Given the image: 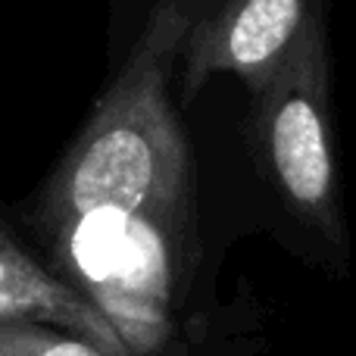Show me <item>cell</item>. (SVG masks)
<instances>
[{
    "label": "cell",
    "mask_w": 356,
    "mask_h": 356,
    "mask_svg": "<svg viewBox=\"0 0 356 356\" xmlns=\"http://www.w3.org/2000/svg\"><path fill=\"white\" fill-rule=\"evenodd\" d=\"M200 0H160L129 63L97 100L60 163L41 216L50 225L94 207H122L178 222L188 194V147L169 104V69Z\"/></svg>",
    "instance_id": "1"
},
{
    "label": "cell",
    "mask_w": 356,
    "mask_h": 356,
    "mask_svg": "<svg viewBox=\"0 0 356 356\" xmlns=\"http://www.w3.org/2000/svg\"><path fill=\"white\" fill-rule=\"evenodd\" d=\"M250 141L266 181L282 203L319 232L344 244L332 129V60L319 6L263 91L253 94Z\"/></svg>",
    "instance_id": "2"
},
{
    "label": "cell",
    "mask_w": 356,
    "mask_h": 356,
    "mask_svg": "<svg viewBox=\"0 0 356 356\" xmlns=\"http://www.w3.org/2000/svg\"><path fill=\"white\" fill-rule=\"evenodd\" d=\"M175 225L135 209L94 207L54 228L72 288L104 313L131 356H160L172 341Z\"/></svg>",
    "instance_id": "3"
},
{
    "label": "cell",
    "mask_w": 356,
    "mask_h": 356,
    "mask_svg": "<svg viewBox=\"0 0 356 356\" xmlns=\"http://www.w3.org/2000/svg\"><path fill=\"white\" fill-rule=\"evenodd\" d=\"M313 10L316 0H219L194 19L181 47L184 100L213 75H234L250 94L263 91Z\"/></svg>",
    "instance_id": "4"
},
{
    "label": "cell",
    "mask_w": 356,
    "mask_h": 356,
    "mask_svg": "<svg viewBox=\"0 0 356 356\" xmlns=\"http://www.w3.org/2000/svg\"><path fill=\"white\" fill-rule=\"evenodd\" d=\"M0 319L41 322L91 341L106 356H131L116 328L69 282L50 275L0 232Z\"/></svg>",
    "instance_id": "5"
},
{
    "label": "cell",
    "mask_w": 356,
    "mask_h": 356,
    "mask_svg": "<svg viewBox=\"0 0 356 356\" xmlns=\"http://www.w3.org/2000/svg\"><path fill=\"white\" fill-rule=\"evenodd\" d=\"M0 356H106L91 341L41 322L0 319Z\"/></svg>",
    "instance_id": "6"
}]
</instances>
